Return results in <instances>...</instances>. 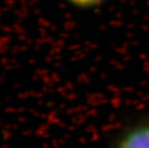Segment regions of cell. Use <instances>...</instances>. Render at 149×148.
Returning <instances> with one entry per match:
<instances>
[{"instance_id": "cell-1", "label": "cell", "mask_w": 149, "mask_h": 148, "mask_svg": "<svg viewBox=\"0 0 149 148\" xmlns=\"http://www.w3.org/2000/svg\"><path fill=\"white\" fill-rule=\"evenodd\" d=\"M113 148H149V121H141L125 129Z\"/></svg>"}, {"instance_id": "cell-2", "label": "cell", "mask_w": 149, "mask_h": 148, "mask_svg": "<svg viewBox=\"0 0 149 148\" xmlns=\"http://www.w3.org/2000/svg\"><path fill=\"white\" fill-rule=\"evenodd\" d=\"M66 1L70 3L71 5L75 6V7L88 9V8L96 7L98 5H101L106 0H66Z\"/></svg>"}]
</instances>
